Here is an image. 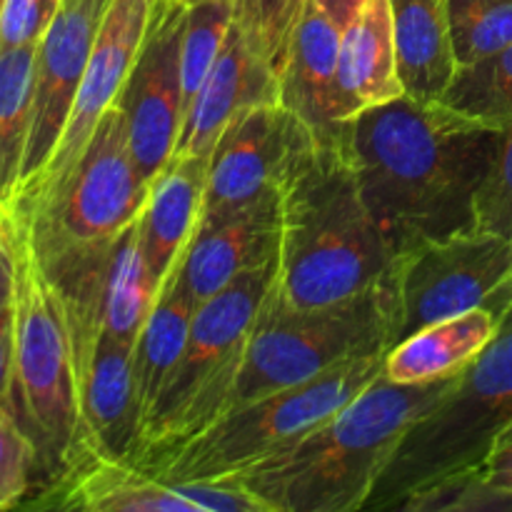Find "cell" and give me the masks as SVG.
<instances>
[{
	"label": "cell",
	"instance_id": "836d02e7",
	"mask_svg": "<svg viewBox=\"0 0 512 512\" xmlns=\"http://www.w3.org/2000/svg\"><path fill=\"white\" fill-rule=\"evenodd\" d=\"M65 0H5L0 13V55L38 45Z\"/></svg>",
	"mask_w": 512,
	"mask_h": 512
},
{
	"label": "cell",
	"instance_id": "ac0fdd59",
	"mask_svg": "<svg viewBox=\"0 0 512 512\" xmlns=\"http://www.w3.org/2000/svg\"><path fill=\"white\" fill-rule=\"evenodd\" d=\"M208 158L173 155L163 173L150 183L138 230L145 263L158 295L175 280L180 260L203 220Z\"/></svg>",
	"mask_w": 512,
	"mask_h": 512
},
{
	"label": "cell",
	"instance_id": "4dcf8cb0",
	"mask_svg": "<svg viewBox=\"0 0 512 512\" xmlns=\"http://www.w3.org/2000/svg\"><path fill=\"white\" fill-rule=\"evenodd\" d=\"M400 512H488L512 510V493L490 483L480 468L443 475L410 493Z\"/></svg>",
	"mask_w": 512,
	"mask_h": 512
},
{
	"label": "cell",
	"instance_id": "e575fe53",
	"mask_svg": "<svg viewBox=\"0 0 512 512\" xmlns=\"http://www.w3.org/2000/svg\"><path fill=\"white\" fill-rule=\"evenodd\" d=\"M15 240H18V218L13 205L0 200V310L13 303Z\"/></svg>",
	"mask_w": 512,
	"mask_h": 512
},
{
	"label": "cell",
	"instance_id": "4fadbf2b",
	"mask_svg": "<svg viewBox=\"0 0 512 512\" xmlns=\"http://www.w3.org/2000/svg\"><path fill=\"white\" fill-rule=\"evenodd\" d=\"M155 5H158V0H110L103 20H100L98 35H95L93 50H90L78 98L70 110L63 138H60L58 148H55L53 158H50L48 168L43 170L38 183L30 188V193L15 200L13 208L48 195L75 168L98 123L118 103L120 93L128 83V75L138 60L140 45H143L150 20H153Z\"/></svg>",
	"mask_w": 512,
	"mask_h": 512
},
{
	"label": "cell",
	"instance_id": "d6986e66",
	"mask_svg": "<svg viewBox=\"0 0 512 512\" xmlns=\"http://www.w3.org/2000/svg\"><path fill=\"white\" fill-rule=\"evenodd\" d=\"M275 100H280L278 78L250 53L243 35L233 25L213 70L185 113L175 155L208 158L233 118L253 105Z\"/></svg>",
	"mask_w": 512,
	"mask_h": 512
},
{
	"label": "cell",
	"instance_id": "f546056e",
	"mask_svg": "<svg viewBox=\"0 0 512 512\" xmlns=\"http://www.w3.org/2000/svg\"><path fill=\"white\" fill-rule=\"evenodd\" d=\"M448 18L458 68L512 43V0H448Z\"/></svg>",
	"mask_w": 512,
	"mask_h": 512
},
{
	"label": "cell",
	"instance_id": "44dd1931",
	"mask_svg": "<svg viewBox=\"0 0 512 512\" xmlns=\"http://www.w3.org/2000/svg\"><path fill=\"white\" fill-rule=\"evenodd\" d=\"M390 0H365L340 35L338 108L343 120L403 98Z\"/></svg>",
	"mask_w": 512,
	"mask_h": 512
},
{
	"label": "cell",
	"instance_id": "83f0119b",
	"mask_svg": "<svg viewBox=\"0 0 512 512\" xmlns=\"http://www.w3.org/2000/svg\"><path fill=\"white\" fill-rule=\"evenodd\" d=\"M230 28H233V0H185L183 40H180L185 113L213 70Z\"/></svg>",
	"mask_w": 512,
	"mask_h": 512
},
{
	"label": "cell",
	"instance_id": "7a4b0ae2",
	"mask_svg": "<svg viewBox=\"0 0 512 512\" xmlns=\"http://www.w3.org/2000/svg\"><path fill=\"white\" fill-rule=\"evenodd\" d=\"M455 378L395 383L383 373L318 428L225 480L243 485L268 512L365 510L405 433Z\"/></svg>",
	"mask_w": 512,
	"mask_h": 512
},
{
	"label": "cell",
	"instance_id": "52a82bcc",
	"mask_svg": "<svg viewBox=\"0 0 512 512\" xmlns=\"http://www.w3.org/2000/svg\"><path fill=\"white\" fill-rule=\"evenodd\" d=\"M512 423V310L483 353L448 393L405 433L365 510H395L423 485L480 468L493 440Z\"/></svg>",
	"mask_w": 512,
	"mask_h": 512
},
{
	"label": "cell",
	"instance_id": "5b68a950",
	"mask_svg": "<svg viewBox=\"0 0 512 512\" xmlns=\"http://www.w3.org/2000/svg\"><path fill=\"white\" fill-rule=\"evenodd\" d=\"M275 280V258L235 278L200 303L188 343L143 425L135 465L188 443L225 415L233 403L250 335Z\"/></svg>",
	"mask_w": 512,
	"mask_h": 512
},
{
	"label": "cell",
	"instance_id": "603a6c76",
	"mask_svg": "<svg viewBox=\"0 0 512 512\" xmlns=\"http://www.w3.org/2000/svg\"><path fill=\"white\" fill-rule=\"evenodd\" d=\"M500 325L503 315L490 308L428 325L385 353V378L395 383H425L460 373L498 335Z\"/></svg>",
	"mask_w": 512,
	"mask_h": 512
},
{
	"label": "cell",
	"instance_id": "9c48e42d",
	"mask_svg": "<svg viewBox=\"0 0 512 512\" xmlns=\"http://www.w3.org/2000/svg\"><path fill=\"white\" fill-rule=\"evenodd\" d=\"M388 350L418 330L455 315L512 310V240L485 230L418 243L393 255L380 280Z\"/></svg>",
	"mask_w": 512,
	"mask_h": 512
},
{
	"label": "cell",
	"instance_id": "e0dca14e",
	"mask_svg": "<svg viewBox=\"0 0 512 512\" xmlns=\"http://www.w3.org/2000/svg\"><path fill=\"white\" fill-rule=\"evenodd\" d=\"M343 28L318 0H305L303 15L280 73V103L293 110L320 145H343L345 120L338 108V48Z\"/></svg>",
	"mask_w": 512,
	"mask_h": 512
},
{
	"label": "cell",
	"instance_id": "9a60e30c",
	"mask_svg": "<svg viewBox=\"0 0 512 512\" xmlns=\"http://www.w3.org/2000/svg\"><path fill=\"white\" fill-rule=\"evenodd\" d=\"M280 195L218 220L200 223L168 288H178L198 308L235 278L278 255ZM165 288V290H168Z\"/></svg>",
	"mask_w": 512,
	"mask_h": 512
},
{
	"label": "cell",
	"instance_id": "5bb4252c",
	"mask_svg": "<svg viewBox=\"0 0 512 512\" xmlns=\"http://www.w3.org/2000/svg\"><path fill=\"white\" fill-rule=\"evenodd\" d=\"M108 3L110 0H65L35 48L30 135L15 200L38 183L63 138Z\"/></svg>",
	"mask_w": 512,
	"mask_h": 512
},
{
	"label": "cell",
	"instance_id": "30bf717a",
	"mask_svg": "<svg viewBox=\"0 0 512 512\" xmlns=\"http://www.w3.org/2000/svg\"><path fill=\"white\" fill-rule=\"evenodd\" d=\"M150 183L140 175L118 103L103 115L68 178L43 198L13 208L35 253L113 243L140 218Z\"/></svg>",
	"mask_w": 512,
	"mask_h": 512
},
{
	"label": "cell",
	"instance_id": "8fae6325",
	"mask_svg": "<svg viewBox=\"0 0 512 512\" xmlns=\"http://www.w3.org/2000/svg\"><path fill=\"white\" fill-rule=\"evenodd\" d=\"M318 145L313 130L280 100L243 110L208 158L200 223L280 195Z\"/></svg>",
	"mask_w": 512,
	"mask_h": 512
},
{
	"label": "cell",
	"instance_id": "7402d4cb",
	"mask_svg": "<svg viewBox=\"0 0 512 512\" xmlns=\"http://www.w3.org/2000/svg\"><path fill=\"white\" fill-rule=\"evenodd\" d=\"M405 95L440 103L458 73L448 0H390Z\"/></svg>",
	"mask_w": 512,
	"mask_h": 512
},
{
	"label": "cell",
	"instance_id": "8992f818",
	"mask_svg": "<svg viewBox=\"0 0 512 512\" xmlns=\"http://www.w3.org/2000/svg\"><path fill=\"white\" fill-rule=\"evenodd\" d=\"M383 365L385 353L360 355L305 383L230 408L188 443L148 460L143 470L165 483L233 478L343 410L383 375Z\"/></svg>",
	"mask_w": 512,
	"mask_h": 512
},
{
	"label": "cell",
	"instance_id": "7c38bea8",
	"mask_svg": "<svg viewBox=\"0 0 512 512\" xmlns=\"http://www.w3.org/2000/svg\"><path fill=\"white\" fill-rule=\"evenodd\" d=\"M185 0H158L118 105L128 120V138L140 175L153 183L173 160L185 120L180 80Z\"/></svg>",
	"mask_w": 512,
	"mask_h": 512
},
{
	"label": "cell",
	"instance_id": "d6a6232c",
	"mask_svg": "<svg viewBox=\"0 0 512 512\" xmlns=\"http://www.w3.org/2000/svg\"><path fill=\"white\" fill-rule=\"evenodd\" d=\"M475 228L512 240V120L500 128L488 175L475 198Z\"/></svg>",
	"mask_w": 512,
	"mask_h": 512
},
{
	"label": "cell",
	"instance_id": "d590c367",
	"mask_svg": "<svg viewBox=\"0 0 512 512\" xmlns=\"http://www.w3.org/2000/svg\"><path fill=\"white\" fill-rule=\"evenodd\" d=\"M480 470L490 483L512 493V423L493 440Z\"/></svg>",
	"mask_w": 512,
	"mask_h": 512
},
{
	"label": "cell",
	"instance_id": "74e56055",
	"mask_svg": "<svg viewBox=\"0 0 512 512\" xmlns=\"http://www.w3.org/2000/svg\"><path fill=\"white\" fill-rule=\"evenodd\" d=\"M318 3L323 5L325 13H328L340 28H345V25L353 20V15L363 8L365 0H318Z\"/></svg>",
	"mask_w": 512,
	"mask_h": 512
},
{
	"label": "cell",
	"instance_id": "277c9868",
	"mask_svg": "<svg viewBox=\"0 0 512 512\" xmlns=\"http://www.w3.org/2000/svg\"><path fill=\"white\" fill-rule=\"evenodd\" d=\"M13 320L10 410L38 450L40 493L83 460L85 445L68 320L20 218L15 240Z\"/></svg>",
	"mask_w": 512,
	"mask_h": 512
},
{
	"label": "cell",
	"instance_id": "4316f807",
	"mask_svg": "<svg viewBox=\"0 0 512 512\" xmlns=\"http://www.w3.org/2000/svg\"><path fill=\"white\" fill-rule=\"evenodd\" d=\"M465 118L503 128L512 120V43L470 65H460L443 100Z\"/></svg>",
	"mask_w": 512,
	"mask_h": 512
},
{
	"label": "cell",
	"instance_id": "1f68e13d",
	"mask_svg": "<svg viewBox=\"0 0 512 512\" xmlns=\"http://www.w3.org/2000/svg\"><path fill=\"white\" fill-rule=\"evenodd\" d=\"M38 485V450L8 405H0V510L25 505Z\"/></svg>",
	"mask_w": 512,
	"mask_h": 512
},
{
	"label": "cell",
	"instance_id": "ba28073f",
	"mask_svg": "<svg viewBox=\"0 0 512 512\" xmlns=\"http://www.w3.org/2000/svg\"><path fill=\"white\" fill-rule=\"evenodd\" d=\"M373 353H388V315L380 285L320 308H293L270 288L230 408Z\"/></svg>",
	"mask_w": 512,
	"mask_h": 512
},
{
	"label": "cell",
	"instance_id": "d4e9b609",
	"mask_svg": "<svg viewBox=\"0 0 512 512\" xmlns=\"http://www.w3.org/2000/svg\"><path fill=\"white\" fill-rule=\"evenodd\" d=\"M158 300V288L150 278L140 245L138 220L113 240L105 270V333L135 345L150 310Z\"/></svg>",
	"mask_w": 512,
	"mask_h": 512
},
{
	"label": "cell",
	"instance_id": "6da1fadb",
	"mask_svg": "<svg viewBox=\"0 0 512 512\" xmlns=\"http://www.w3.org/2000/svg\"><path fill=\"white\" fill-rule=\"evenodd\" d=\"M498 135L500 128L410 95L345 123V153L390 253L475 230V198Z\"/></svg>",
	"mask_w": 512,
	"mask_h": 512
},
{
	"label": "cell",
	"instance_id": "484cf974",
	"mask_svg": "<svg viewBox=\"0 0 512 512\" xmlns=\"http://www.w3.org/2000/svg\"><path fill=\"white\" fill-rule=\"evenodd\" d=\"M35 48H15L0 55V200L15 203L23 180L25 150L33 105Z\"/></svg>",
	"mask_w": 512,
	"mask_h": 512
},
{
	"label": "cell",
	"instance_id": "f35d334b",
	"mask_svg": "<svg viewBox=\"0 0 512 512\" xmlns=\"http://www.w3.org/2000/svg\"><path fill=\"white\" fill-rule=\"evenodd\" d=\"M3 5H5V0H0V13H3Z\"/></svg>",
	"mask_w": 512,
	"mask_h": 512
},
{
	"label": "cell",
	"instance_id": "3957f363",
	"mask_svg": "<svg viewBox=\"0 0 512 512\" xmlns=\"http://www.w3.org/2000/svg\"><path fill=\"white\" fill-rule=\"evenodd\" d=\"M390 260L345 145H318L280 193L275 295L293 308L340 303L380 285Z\"/></svg>",
	"mask_w": 512,
	"mask_h": 512
},
{
	"label": "cell",
	"instance_id": "f1b7e54d",
	"mask_svg": "<svg viewBox=\"0 0 512 512\" xmlns=\"http://www.w3.org/2000/svg\"><path fill=\"white\" fill-rule=\"evenodd\" d=\"M305 0H233V25L250 53L280 78Z\"/></svg>",
	"mask_w": 512,
	"mask_h": 512
},
{
	"label": "cell",
	"instance_id": "8d00e7d4",
	"mask_svg": "<svg viewBox=\"0 0 512 512\" xmlns=\"http://www.w3.org/2000/svg\"><path fill=\"white\" fill-rule=\"evenodd\" d=\"M13 360H15V320L13 303L0 310V405L10 408L13 395Z\"/></svg>",
	"mask_w": 512,
	"mask_h": 512
},
{
	"label": "cell",
	"instance_id": "2e32d148",
	"mask_svg": "<svg viewBox=\"0 0 512 512\" xmlns=\"http://www.w3.org/2000/svg\"><path fill=\"white\" fill-rule=\"evenodd\" d=\"M85 458L135 463L143 438V415L133 380V345L103 330L88 363L78 375Z\"/></svg>",
	"mask_w": 512,
	"mask_h": 512
},
{
	"label": "cell",
	"instance_id": "cb8c5ba5",
	"mask_svg": "<svg viewBox=\"0 0 512 512\" xmlns=\"http://www.w3.org/2000/svg\"><path fill=\"white\" fill-rule=\"evenodd\" d=\"M193 313L195 305L173 285L158 295L143 330L135 338L133 380L143 425L183 355Z\"/></svg>",
	"mask_w": 512,
	"mask_h": 512
},
{
	"label": "cell",
	"instance_id": "ffe728a7",
	"mask_svg": "<svg viewBox=\"0 0 512 512\" xmlns=\"http://www.w3.org/2000/svg\"><path fill=\"white\" fill-rule=\"evenodd\" d=\"M28 505L75 512H198L173 485L140 465L100 455L80 460Z\"/></svg>",
	"mask_w": 512,
	"mask_h": 512
}]
</instances>
